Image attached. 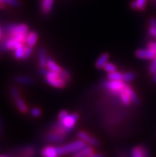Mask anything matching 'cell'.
<instances>
[{"instance_id": "27", "label": "cell", "mask_w": 156, "mask_h": 157, "mask_svg": "<svg viewBox=\"0 0 156 157\" xmlns=\"http://www.w3.org/2000/svg\"><path fill=\"white\" fill-rule=\"evenodd\" d=\"M30 114L34 117H39L40 116L42 115V110L40 109L39 108H33L30 110Z\"/></svg>"}, {"instance_id": "12", "label": "cell", "mask_w": 156, "mask_h": 157, "mask_svg": "<svg viewBox=\"0 0 156 157\" xmlns=\"http://www.w3.org/2000/svg\"><path fill=\"white\" fill-rule=\"evenodd\" d=\"M126 86H127V84L125 85L124 88V89L121 90L120 93V94H119V97L120 98L121 101H122V103L124 104V105L129 106L132 103V101H131V99L128 93H127V91Z\"/></svg>"}, {"instance_id": "8", "label": "cell", "mask_w": 156, "mask_h": 157, "mask_svg": "<svg viewBox=\"0 0 156 157\" xmlns=\"http://www.w3.org/2000/svg\"><path fill=\"white\" fill-rule=\"evenodd\" d=\"M46 82H47L50 86L55 88H63L65 87L66 83H67V82H66L62 77L54 78H46Z\"/></svg>"}, {"instance_id": "21", "label": "cell", "mask_w": 156, "mask_h": 157, "mask_svg": "<svg viewBox=\"0 0 156 157\" xmlns=\"http://www.w3.org/2000/svg\"><path fill=\"white\" fill-rule=\"evenodd\" d=\"M108 78L109 80H113V81H124V74L118 71L109 73L108 74Z\"/></svg>"}, {"instance_id": "15", "label": "cell", "mask_w": 156, "mask_h": 157, "mask_svg": "<svg viewBox=\"0 0 156 157\" xmlns=\"http://www.w3.org/2000/svg\"><path fill=\"white\" fill-rule=\"evenodd\" d=\"M13 100L14 101V103H15L16 107L18 108V109L19 110L21 113H26V112H27V110H28L27 106H26V103L24 102L23 100L22 99L21 96H18V97L14 98Z\"/></svg>"}, {"instance_id": "22", "label": "cell", "mask_w": 156, "mask_h": 157, "mask_svg": "<svg viewBox=\"0 0 156 157\" xmlns=\"http://www.w3.org/2000/svg\"><path fill=\"white\" fill-rule=\"evenodd\" d=\"M148 32L150 36H152L154 38L156 37V18H151L149 22V29Z\"/></svg>"}, {"instance_id": "20", "label": "cell", "mask_w": 156, "mask_h": 157, "mask_svg": "<svg viewBox=\"0 0 156 157\" xmlns=\"http://www.w3.org/2000/svg\"><path fill=\"white\" fill-rule=\"evenodd\" d=\"M126 89L127 93H128L129 96H130L131 99L132 101V103L135 104V105H138V104L139 103V100L138 96L135 94V92L134 90H133L132 88L130 86H128V85H127Z\"/></svg>"}, {"instance_id": "24", "label": "cell", "mask_w": 156, "mask_h": 157, "mask_svg": "<svg viewBox=\"0 0 156 157\" xmlns=\"http://www.w3.org/2000/svg\"><path fill=\"white\" fill-rule=\"evenodd\" d=\"M136 78V74L132 72H127L124 74V82H130L134 81Z\"/></svg>"}, {"instance_id": "10", "label": "cell", "mask_w": 156, "mask_h": 157, "mask_svg": "<svg viewBox=\"0 0 156 157\" xmlns=\"http://www.w3.org/2000/svg\"><path fill=\"white\" fill-rule=\"evenodd\" d=\"M41 154L42 157H57V155H59L57 147H53V146H47L43 148Z\"/></svg>"}, {"instance_id": "9", "label": "cell", "mask_w": 156, "mask_h": 157, "mask_svg": "<svg viewBox=\"0 0 156 157\" xmlns=\"http://www.w3.org/2000/svg\"><path fill=\"white\" fill-rule=\"evenodd\" d=\"M38 64L41 68L47 67L48 57L46 55V51L43 47H39L38 50Z\"/></svg>"}, {"instance_id": "16", "label": "cell", "mask_w": 156, "mask_h": 157, "mask_svg": "<svg viewBox=\"0 0 156 157\" xmlns=\"http://www.w3.org/2000/svg\"><path fill=\"white\" fill-rule=\"evenodd\" d=\"M132 157H147V151L144 147H134L131 151Z\"/></svg>"}, {"instance_id": "36", "label": "cell", "mask_w": 156, "mask_h": 157, "mask_svg": "<svg viewBox=\"0 0 156 157\" xmlns=\"http://www.w3.org/2000/svg\"><path fill=\"white\" fill-rule=\"evenodd\" d=\"M154 1H156V0H154Z\"/></svg>"}, {"instance_id": "5", "label": "cell", "mask_w": 156, "mask_h": 157, "mask_svg": "<svg viewBox=\"0 0 156 157\" xmlns=\"http://www.w3.org/2000/svg\"><path fill=\"white\" fill-rule=\"evenodd\" d=\"M135 56L140 59L152 60L156 57V52L149 47L146 49H139L135 52Z\"/></svg>"}, {"instance_id": "35", "label": "cell", "mask_w": 156, "mask_h": 157, "mask_svg": "<svg viewBox=\"0 0 156 157\" xmlns=\"http://www.w3.org/2000/svg\"><path fill=\"white\" fill-rule=\"evenodd\" d=\"M155 38V39H156V37H155V38Z\"/></svg>"}, {"instance_id": "23", "label": "cell", "mask_w": 156, "mask_h": 157, "mask_svg": "<svg viewBox=\"0 0 156 157\" xmlns=\"http://www.w3.org/2000/svg\"><path fill=\"white\" fill-rule=\"evenodd\" d=\"M14 51V56L16 59H22L24 55V51H25V46H24V44L22 45V46H20L17 49H15Z\"/></svg>"}, {"instance_id": "26", "label": "cell", "mask_w": 156, "mask_h": 157, "mask_svg": "<svg viewBox=\"0 0 156 157\" xmlns=\"http://www.w3.org/2000/svg\"><path fill=\"white\" fill-rule=\"evenodd\" d=\"M32 47L29 46H25V51H24V55L23 58H22V60H27L28 58H30V56L32 54Z\"/></svg>"}, {"instance_id": "19", "label": "cell", "mask_w": 156, "mask_h": 157, "mask_svg": "<svg viewBox=\"0 0 156 157\" xmlns=\"http://www.w3.org/2000/svg\"><path fill=\"white\" fill-rule=\"evenodd\" d=\"M93 152V149L90 147H85V148L81 149V151L76 152L73 157H89L90 154Z\"/></svg>"}, {"instance_id": "31", "label": "cell", "mask_w": 156, "mask_h": 157, "mask_svg": "<svg viewBox=\"0 0 156 157\" xmlns=\"http://www.w3.org/2000/svg\"><path fill=\"white\" fill-rule=\"evenodd\" d=\"M89 157H105L103 154H101V153H94L93 152L92 154H90Z\"/></svg>"}, {"instance_id": "17", "label": "cell", "mask_w": 156, "mask_h": 157, "mask_svg": "<svg viewBox=\"0 0 156 157\" xmlns=\"http://www.w3.org/2000/svg\"><path fill=\"white\" fill-rule=\"evenodd\" d=\"M108 58H109L108 54L104 53V54H101V55L99 57V58L97 59V62H96L95 63L96 68H97V69H103L104 66H105V64L108 62Z\"/></svg>"}, {"instance_id": "13", "label": "cell", "mask_w": 156, "mask_h": 157, "mask_svg": "<svg viewBox=\"0 0 156 157\" xmlns=\"http://www.w3.org/2000/svg\"><path fill=\"white\" fill-rule=\"evenodd\" d=\"M38 35L36 32L34 31L28 32L27 36H26V46H29L32 48L34 47V46H35L36 43H37V42H38Z\"/></svg>"}, {"instance_id": "32", "label": "cell", "mask_w": 156, "mask_h": 157, "mask_svg": "<svg viewBox=\"0 0 156 157\" xmlns=\"http://www.w3.org/2000/svg\"><path fill=\"white\" fill-rule=\"evenodd\" d=\"M153 82H154V84H156V72L154 73V74H153V79H152Z\"/></svg>"}, {"instance_id": "2", "label": "cell", "mask_w": 156, "mask_h": 157, "mask_svg": "<svg viewBox=\"0 0 156 157\" xmlns=\"http://www.w3.org/2000/svg\"><path fill=\"white\" fill-rule=\"evenodd\" d=\"M125 82L124 81H113V80H108L103 82V87L108 90L110 93L115 95L119 96L121 90L124 88Z\"/></svg>"}, {"instance_id": "6", "label": "cell", "mask_w": 156, "mask_h": 157, "mask_svg": "<svg viewBox=\"0 0 156 157\" xmlns=\"http://www.w3.org/2000/svg\"><path fill=\"white\" fill-rule=\"evenodd\" d=\"M66 138V134L61 133L58 132L53 131L46 135V139L48 142H53V143H61L63 142Z\"/></svg>"}, {"instance_id": "14", "label": "cell", "mask_w": 156, "mask_h": 157, "mask_svg": "<svg viewBox=\"0 0 156 157\" xmlns=\"http://www.w3.org/2000/svg\"><path fill=\"white\" fill-rule=\"evenodd\" d=\"M14 82L21 85H25V86H31L34 82V79L30 77H26V76H16L14 78Z\"/></svg>"}, {"instance_id": "3", "label": "cell", "mask_w": 156, "mask_h": 157, "mask_svg": "<svg viewBox=\"0 0 156 157\" xmlns=\"http://www.w3.org/2000/svg\"><path fill=\"white\" fill-rule=\"evenodd\" d=\"M6 31L9 36H13L18 34H27L29 32V26L26 24H9L6 27Z\"/></svg>"}, {"instance_id": "34", "label": "cell", "mask_w": 156, "mask_h": 157, "mask_svg": "<svg viewBox=\"0 0 156 157\" xmlns=\"http://www.w3.org/2000/svg\"><path fill=\"white\" fill-rule=\"evenodd\" d=\"M0 157H7V156H5V155H0Z\"/></svg>"}, {"instance_id": "1", "label": "cell", "mask_w": 156, "mask_h": 157, "mask_svg": "<svg viewBox=\"0 0 156 157\" xmlns=\"http://www.w3.org/2000/svg\"><path fill=\"white\" fill-rule=\"evenodd\" d=\"M87 147V144L83 141L82 140H79L77 141H73L70 144H65L64 146L57 147V151L59 155H65L67 153H72V152H77L81 151V149Z\"/></svg>"}, {"instance_id": "29", "label": "cell", "mask_w": 156, "mask_h": 157, "mask_svg": "<svg viewBox=\"0 0 156 157\" xmlns=\"http://www.w3.org/2000/svg\"><path fill=\"white\" fill-rule=\"evenodd\" d=\"M69 114V113H68L66 110H62V111H61L59 113V114H58V121H61V120H63L64 118L66 117V116Z\"/></svg>"}, {"instance_id": "30", "label": "cell", "mask_w": 156, "mask_h": 157, "mask_svg": "<svg viewBox=\"0 0 156 157\" xmlns=\"http://www.w3.org/2000/svg\"><path fill=\"white\" fill-rule=\"evenodd\" d=\"M147 47L150 48L154 50V51L156 52V42H150L148 44H147Z\"/></svg>"}, {"instance_id": "18", "label": "cell", "mask_w": 156, "mask_h": 157, "mask_svg": "<svg viewBox=\"0 0 156 157\" xmlns=\"http://www.w3.org/2000/svg\"><path fill=\"white\" fill-rule=\"evenodd\" d=\"M146 1L147 0H134L131 4V7L134 10H144L146 5Z\"/></svg>"}, {"instance_id": "28", "label": "cell", "mask_w": 156, "mask_h": 157, "mask_svg": "<svg viewBox=\"0 0 156 157\" xmlns=\"http://www.w3.org/2000/svg\"><path fill=\"white\" fill-rule=\"evenodd\" d=\"M156 72V57L152 59V62L149 66V74L153 75Z\"/></svg>"}, {"instance_id": "11", "label": "cell", "mask_w": 156, "mask_h": 157, "mask_svg": "<svg viewBox=\"0 0 156 157\" xmlns=\"http://www.w3.org/2000/svg\"><path fill=\"white\" fill-rule=\"evenodd\" d=\"M54 0H41V10L44 14H50L53 6Z\"/></svg>"}, {"instance_id": "33", "label": "cell", "mask_w": 156, "mask_h": 157, "mask_svg": "<svg viewBox=\"0 0 156 157\" xmlns=\"http://www.w3.org/2000/svg\"><path fill=\"white\" fill-rule=\"evenodd\" d=\"M2 30H1V29H0V40H1V38H2Z\"/></svg>"}, {"instance_id": "25", "label": "cell", "mask_w": 156, "mask_h": 157, "mask_svg": "<svg viewBox=\"0 0 156 157\" xmlns=\"http://www.w3.org/2000/svg\"><path fill=\"white\" fill-rule=\"evenodd\" d=\"M103 70H105V72H107L108 74H109V73H112V72L117 71V68L113 63H111V62H108L105 64V66H104Z\"/></svg>"}, {"instance_id": "7", "label": "cell", "mask_w": 156, "mask_h": 157, "mask_svg": "<svg viewBox=\"0 0 156 157\" xmlns=\"http://www.w3.org/2000/svg\"><path fill=\"white\" fill-rule=\"evenodd\" d=\"M77 136H78L80 140H82L83 141H85V143L89 144V145L98 146L100 144V142L98 140L96 139L95 137H93L91 135H89V133L84 131H80L77 133Z\"/></svg>"}, {"instance_id": "4", "label": "cell", "mask_w": 156, "mask_h": 157, "mask_svg": "<svg viewBox=\"0 0 156 157\" xmlns=\"http://www.w3.org/2000/svg\"><path fill=\"white\" fill-rule=\"evenodd\" d=\"M78 119H79V115L76 113H73L68 114L63 120L59 121V122L67 130V132H69L74 128Z\"/></svg>"}]
</instances>
